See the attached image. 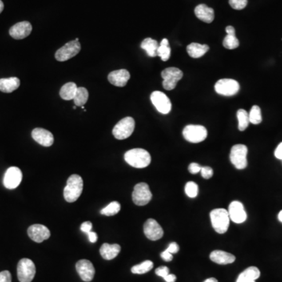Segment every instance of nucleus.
<instances>
[{"label": "nucleus", "instance_id": "obj_23", "mask_svg": "<svg viewBox=\"0 0 282 282\" xmlns=\"http://www.w3.org/2000/svg\"><path fill=\"white\" fill-rule=\"evenodd\" d=\"M121 247L118 244H108L104 243L100 248V253L104 260H112L120 254Z\"/></svg>", "mask_w": 282, "mask_h": 282}, {"label": "nucleus", "instance_id": "obj_7", "mask_svg": "<svg viewBox=\"0 0 282 282\" xmlns=\"http://www.w3.org/2000/svg\"><path fill=\"white\" fill-rule=\"evenodd\" d=\"M183 135L188 142L198 144L204 141L207 138L208 132L202 125H188L183 130Z\"/></svg>", "mask_w": 282, "mask_h": 282}, {"label": "nucleus", "instance_id": "obj_27", "mask_svg": "<svg viewBox=\"0 0 282 282\" xmlns=\"http://www.w3.org/2000/svg\"><path fill=\"white\" fill-rule=\"evenodd\" d=\"M77 89L78 87L75 82H68L61 87L60 96L65 101H71L74 99Z\"/></svg>", "mask_w": 282, "mask_h": 282}, {"label": "nucleus", "instance_id": "obj_40", "mask_svg": "<svg viewBox=\"0 0 282 282\" xmlns=\"http://www.w3.org/2000/svg\"><path fill=\"white\" fill-rule=\"evenodd\" d=\"M11 281L10 271H4L0 272V282H11Z\"/></svg>", "mask_w": 282, "mask_h": 282}, {"label": "nucleus", "instance_id": "obj_16", "mask_svg": "<svg viewBox=\"0 0 282 282\" xmlns=\"http://www.w3.org/2000/svg\"><path fill=\"white\" fill-rule=\"evenodd\" d=\"M28 235L32 240L37 243H41L49 239L50 231L47 227L42 224H33L29 227Z\"/></svg>", "mask_w": 282, "mask_h": 282}, {"label": "nucleus", "instance_id": "obj_31", "mask_svg": "<svg viewBox=\"0 0 282 282\" xmlns=\"http://www.w3.org/2000/svg\"><path fill=\"white\" fill-rule=\"evenodd\" d=\"M238 120H239V129L240 131H244L249 125V116L248 113L244 109H240L237 112Z\"/></svg>", "mask_w": 282, "mask_h": 282}, {"label": "nucleus", "instance_id": "obj_22", "mask_svg": "<svg viewBox=\"0 0 282 282\" xmlns=\"http://www.w3.org/2000/svg\"><path fill=\"white\" fill-rule=\"evenodd\" d=\"M195 15L205 23H212L214 20V10L204 4H200L195 10Z\"/></svg>", "mask_w": 282, "mask_h": 282}, {"label": "nucleus", "instance_id": "obj_42", "mask_svg": "<svg viewBox=\"0 0 282 282\" xmlns=\"http://www.w3.org/2000/svg\"><path fill=\"white\" fill-rule=\"evenodd\" d=\"M92 227H93V224L91 222H84L83 224H81V231H83L84 233L89 234L90 231H92Z\"/></svg>", "mask_w": 282, "mask_h": 282}, {"label": "nucleus", "instance_id": "obj_32", "mask_svg": "<svg viewBox=\"0 0 282 282\" xmlns=\"http://www.w3.org/2000/svg\"><path fill=\"white\" fill-rule=\"evenodd\" d=\"M153 262L151 261V260H146V261L143 262L138 265L132 267L131 271L133 274H136V275H143V274L149 272L153 268Z\"/></svg>", "mask_w": 282, "mask_h": 282}, {"label": "nucleus", "instance_id": "obj_28", "mask_svg": "<svg viewBox=\"0 0 282 282\" xmlns=\"http://www.w3.org/2000/svg\"><path fill=\"white\" fill-rule=\"evenodd\" d=\"M140 47L144 49L148 55L151 57H157L158 49L159 47V43L156 40L151 38H147L141 42Z\"/></svg>", "mask_w": 282, "mask_h": 282}, {"label": "nucleus", "instance_id": "obj_30", "mask_svg": "<svg viewBox=\"0 0 282 282\" xmlns=\"http://www.w3.org/2000/svg\"><path fill=\"white\" fill-rule=\"evenodd\" d=\"M88 98H89V92L87 89L84 87H78L73 101L76 106L81 107L84 106L85 103L87 102Z\"/></svg>", "mask_w": 282, "mask_h": 282}, {"label": "nucleus", "instance_id": "obj_25", "mask_svg": "<svg viewBox=\"0 0 282 282\" xmlns=\"http://www.w3.org/2000/svg\"><path fill=\"white\" fill-rule=\"evenodd\" d=\"M21 84L20 80L17 77H10L7 79H0V91L3 93H12L18 89Z\"/></svg>", "mask_w": 282, "mask_h": 282}, {"label": "nucleus", "instance_id": "obj_52", "mask_svg": "<svg viewBox=\"0 0 282 282\" xmlns=\"http://www.w3.org/2000/svg\"><path fill=\"white\" fill-rule=\"evenodd\" d=\"M76 108H77V107H76V106L73 107V109H76Z\"/></svg>", "mask_w": 282, "mask_h": 282}, {"label": "nucleus", "instance_id": "obj_51", "mask_svg": "<svg viewBox=\"0 0 282 282\" xmlns=\"http://www.w3.org/2000/svg\"><path fill=\"white\" fill-rule=\"evenodd\" d=\"M279 220L282 223V210L279 213Z\"/></svg>", "mask_w": 282, "mask_h": 282}, {"label": "nucleus", "instance_id": "obj_9", "mask_svg": "<svg viewBox=\"0 0 282 282\" xmlns=\"http://www.w3.org/2000/svg\"><path fill=\"white\" fill-rule=\"evenodd\" d=\"M133 201L138 206L146 205L152 199V194L150 191L149 186L146 183L136 184L133 189Z\"/></svg>", "mask_w": 282, "mask_h": 282}, {"label": "nucleus", "instance_id": "obj_39", "mask_svg": "<svg viewBox=\"0 0 282 282\" xmlns=\"http://www.w3.org/2000/svg\"><path fill=\"white\" fill-rule=\"evenodd\" d=\"M156 274L158 276L161 277L162 279H165L167 275H169V269L165 266L159 267L156 270Z\"/></svg>", "mask_w": 282, "mask_h": 282}, {"label": "nucleus", "instance_id": "obj_1", "mask_svg": "<svg viewBox=\"0 0 282 282\" xmlns=\"http://www.w3.org/2000/svg\"><path fill=\"white\" fill-rule=\"evenodd\" d=\"M124 159L129 165L136 169L146 168L152 161V157L149 152L142 148L129 150L125 154Z\"/></svg>", "mask_w": 282, "mask_h": 282}, {"label": "nucleus", "instance_id": "obj_19", "mask_svg": "<svg viewBox=\"0 0 282 282\" xmlns=\"http://www.w3.org/2000/svg\"><path fill=\"white\" fill-rule=\"evenodd\" d=\"M32 136L35 141L43 147H50L53 145L54 138L49 131L42 128H36L33 129Z\"/></svg>", "mask_w": 282, "mask_h": 282}, {"label": "nucleus", "instance_id": "obj_47", "mask_svg": "<svg viewBox=\"0 0 282 282\" xmlns=\"http://www.w3.org/2000/svg\"><path fill=\"white\" fill-rule=\"evenodd\" d=\"M164 280L166 282H175L176 281V275H171V274H169V275H168L165 277Z\"/></svg>", "mask_w": 282, "mask_h": 282}, {"label": "nucleus", "instance_id": "obj_46", "mask_svg": "<svg viewBox=\"0 0 282 282\" xmlns=\"http://www.w3.org/2000/svg\"><path fill=\"white\" fill-rule=\"evenodd\" d=\"M88 237H89V242L91 243H95L97 241V234L93 231H90L89 234H87Z\"/></svg>", "mask_w": 282, "mask_h": 282}, {"label": "nucleus", "instance_id": "obj_13", "mask_svg": "<svg viewBox=\"0 0 282 282\" xmlns=\"http://www.w3.org/2000/svg\"><path fill=\"white\" fill-rule=\"evenodd\" d=\"M22 172L17 167H10L4 175L3 185L7 189H15L22 180Z\"/></svg>", "mask_w": 282, "mask_h": 282}, {"label": "nucleus", "instance_id": "obj_4", "mask_svg": "<svg viewBox=\"0 0 282 282\" xmlns=\"http://www.w3.org/2000/svg\"><path fill=\"white\" fill-rule=\"evenodd\" d=\"M248 148L244 144H236L232 147L230 154V160L237 169H245L248 165L247 161Z\"/></svg>", "mask_w": 282, "mask_h": 282}, {"label": "nucleus", "instance_id": "obj_21", "mask_svg": "<svg viewBox=\"0 0 282 282\" xmlns=\"http://www.w3.org/2000/svg\"><path fill=\"white\" fill-rule=\"evenodd\" d=\"M209 257L212 262H214L217 264H220V265L230 264V263H234L236 260V258L234 255L229 253V252L222 251V250L212 251Z\"/></svg>", "mask_w": 282, "mask_h": 282}, {"label": "nucleus", "instance_id": "obj_12", "mask_svg": "<svg viewBox=\"0 0 282 282\" xmlns=\"http://www.w3.org/2000/svg\"><path fill=\"white\" fill-rule=\"evenodd\" d=\"M151 101L156 109L163 115L169 113L172 109V104L169 97L160 91H155L152 93Z\"/></svg>", "mask_w": 282, "mask_h": 282}, {"label": "nucleus", "instance_id": "obj_37", "mask_svg": "<svg viewBox=\"0 0 282 282\" xmlns=\"http://www.w3.org/2000/svg\"><path fill=\"white\" fill-rule=\"evenodd\" d=\"M229 3L235 10H241L246 7L248 0H229Z\"/></svg>", "mask_w": 282, "mask_h": 282}, {"label": "nucleus", "instance_id": "obj_34", "mask_svg": "<svg viewBox=\"0 0 282 282\" xmlns=\"http://www.w3.org/2000/svg\"><path fill=\"white\" fill-rule=\"evenodd\" d=\"M248 116H249V121L251 123L254 124V125H258V124L261 123V109L257 105H254L251 108V110H250V112L248 113Z\"/></svg>", "mask_w": 282, "mask_h": 282}, {"label": "nucleus", "instance_id": "obj_3", "mask_svg": "<svg viewBox=\"0 0 282 282\" xmlns=\"http://www.w3.org/2000/svg\"><path fill=\"white\" fill-rule=\"evenodd\" d=\"M210 220L213 229L218 234L226 233L229 228L231 219L225 208H216L211 211Z\"/></svg>", "mask_w": 282, "mask_h": 282}, {"label": "nucleus", "instance_id": "obj_2", "mask_svg": "<svg viewBox=\"0 0 282 282\" xmlns=\"http://www.w3.org/2000/svg\"><path fill=\"white\" fill-rule=\"evenodd\" d=\"M83 190V180L81 176L73 174L68 179L64 190V197L68 202H75L78 200Z\"/></svg>", "mask_w": 282, "mask_h": 282}, {"label": "nucleus", "instance_id": "obj_20", "mask_svg": "<svg viewBox=\"0 0 282 282\" xmlns=\"http://www.w3.org/2000/svg\"><path fill=\"white\" fill-rule=\"evenodd\" d=\"M108 81L118 87H123L130 79V74L125 69L114 71L108 75Z\"/></svg>", "mask_w": 282, "mask_h": 282}, {"label": "nucleus", "instance_id": "obj_17", "mask_svg": "<svg viewBox=\"0 0 282 282\" xmlns=\"http://www.w3.org/2000/svg\"><path fill=\"white\" fill-rule=\"evenodd\" d=\"M76 271L81 280L89 282L93 280L95 275V268L89 260H81L76 263Z\"/></svg>", "mask_w": 282, "mask_h": 282}, {"label": "nucleus", "instance_id": "obj_18", "mask_svg": "<svg viewBox=\"0 0 282 282\" xmlns=\"http://www.w3.org/2000/svg\"><path fill=\"white\" fill-rule=\"evenodd\" d=\"M33 31V26L29 21L17 23L10 28V35L15 40H23L29 36Z\"/></svg>", "mask_w": 282, "mask_h": 282}, {"label": "nucleus", "instance_id": "obj_6", "mask_svg": "<svg viewBox=\"0 0 282 282\" xmlns=\"http://www.w3.org/2000/svg\"><path fill=\"white\" fill-rule=\"evenodd\" d=\"M36 272V266L33 260L24 258L17 264V278L20 282H32Z\"/></svg>", "mask_w": 282, "mask_h": 282}, {"label": "nucleus", "instance_id": "obj_49", "mask_svg": "<svg viewBox=\"0 0 282 282\" xmlns=\"http://www.w3.org/2000/svg\"><path fill=\"white\" fill-rule=\"evenodd\" d=\"M204 282H218V281L214 278H210V279H206Z\"/></svg>", "mask_w": 282, "mask_h": 282}, {"label": "nucleus", "instance_id": "obj_5", "mask_svg": "<svg viewBox=\"0 0 282 282\" xmlns=\"http://www.w3.org/2000/svg\"><path fill=\"white\" fill-rule=\"evenodd\" d=\"M135 121L132 117H125L114 127L112 133L118 140H125L133 134Z\"/></svg>", "mask_w": 282, "mask_h": 282}, {"label": "nucleus", "instance_id": "obj_45", "mask_svg": "<svg viewBox=\"0 0 282 282\" xmlns=\"http://www.w3.org/2000/svg\"><path fill=\"white\" fill-rule=\"evenodd\" d=\"M275 157L278 159H280L282 160V142L279 144L278 148H276L275 152Z\"/></svg>", "mask_w": 282, "mask_h": 282}, {"label": "nucleus", "instance_id": "obj_14", "mask_svg": "<svg viewBox=\"0 0 282 282\" xmlns=\"http://www.w3.org/2000/svg\"><path fill=\"white\" fill-rule=\"evenodd\" d=\"M230 219L235 224H242L247 219L246 212L244 210L242 203L234 201L230 204L228 208Z\"/></svg>", "mask_w": 282, "mask_h": 282}, {"label": "nucleus", "instance_id": "obj_11", "mask_svg": "<svg viewBox=\"0 0 282 282\" xmlns=\"http://www.w3.org/2000/svg\"><path fill=\"white\" fill-rule=\"evenodd\" d=\"M240 85L236 80L223 79L219 80L215 85V90L218 94L226 97H231L239 92Z\"/></svg>", "mask_w": 282, "mask_h": 282}, {"label": "nucleus", "instance_id": "obj_10", "mask_svg": "<svg viewBox=\"0 0 282 282\" xmlns=\"http://www.w3.org/2000/svg\"><path fill=\"white\" fill-rule=\"evenodd\" d=\"M81 50V44L76 40L65 44L64 46L56 52L55 58L57 61L64 62L68 61L69 59L77 55Z\"/></svg>", "mask_w": 282, "mask_h": 282}, {"label": "nucleus", "instance_id": "obj_29", "mask_svg": "<svg viewBox=\"0 0 282 282\" xmlns=\"http://www.w3.org/2000/svg\"><path fill=\"white\" fill-rule=\"evenodd\" d=\"M171 49L169 46V41L167 39H163L161 43H159L158 49L157 56L161 59V61H167L170 57Z\"/></svg>", "mask_w": 282, "mask_h": 282}, {"label": "nucleus", "instance_id": "obj_43", "mask_svg": "<svg viewBox=\"0 0 282 282\" xmlns=\"http://www.w3.org/2000/svg\"><path fill=\"white\" fill-rule=\"evenodd\" d=\"M166 251L170 252L171 254H176L179 252L180 250V247H179L178 244L176 242H172L169 244V247L166 248Z\"/></svg>", "mask_w": 282, "mask_h": 282}, {"label": "nucleus", "instance_id": "obj_41", "mask_svg": "<svg viewBox=\"0 0 282 282\" xmlns=\"http://www.w3.org/2000/svg\"><path fill=\"white\" fill-rule=\"evenodd\" d=\"M201 165L198 164V163H191L189 167H188V170L192 173V174H197L199 172H201Z\"/></svg>", "mask_w": 282, "mask_h": 282}, {"label": "nucleus", "instance_id": "obj_24", "mask_svg": "<svg viewBox=\"0 0 282 282\" xmlns=\"http://www.w3.org/2000/svg\"><path fill=\"white\" fill-rule=\"evenodd\" d=\"M260 277V270L256 267H249L241 273L236 282H256Z\"/></svg>", "mask_w": 282, "mask_h": 282}, {"label": "nucleus", "instance_id": "obj_48", "mask_svg": "<svg viewBox=\"0 0 282 282\" xmlns=\"http://www.w3.org/2000/svg\"><path fill=\"white\" fill-rule=\"evenodd\" d=\"M226 33L227 35H235V28L232 26H227L226 28Z\"/></svg>", "mask_w": 282, "mask_h": 282}, {"label": "nucleus", "instance_id": "obj_8", "mask_svg": "<svg viewBox=\"0 0 282 282\" xmlns=\"http://www.w3.org/2000/svg\"><path fill=\"white\" fill-rule=\"evenodd\" d=\"M183 72L177 68H165L161 72L162 85L166 90H172L176 88L178 81L183 78Z\"/></svg>", "mask_w": 282, "mask_h": 282}, {"label": "nucleus", "instance_id": "obj_15", "mask_svg": "<svg viewBox=\"0 0 282 282\" xmlns=\"http://www.w3.org/2000/svg\"><path fill=\"white\" fill-rule=\"evenodd\" d=\"M144 235L149 240L157 241L161 239L164 231L160 224L154 219H148L144 225Z\"/></svg>", "mask_w": 282, "mask_h": 282}, {"label": "nucleus", "instance_id": "obj_35", "mask_svg": "<svg viewBox=\"0 0 282 282\" xmlns=\"http://www.w3.org/2000/svg\"><path fill=\"white\" fill-rule=\"evenodd\" d=\"M223 45L226 49H235L239 46V41L236 35H227L224 38Z\"/></svg>", "mask_w": 282, "mask_h": 282}, {"label": "nucleus", "instance_id": "obj_38", "mask_svg": "<svg viewBox=\"0 0 282 282\" xmlns=\"http://www.w3.org/2000/svg\"><path fill=\"white\" fill-rule=\"evenodd\" d=\"M201 173L203 178L208 180V179H210L213 176V170H212L211 167L201 166Z\"/></svg>", "mask_w": 282, "mask_h": 282}, {"label": "nucleus", "instance_id": "obj_33", "mask_svg": "<svg viewBox=\"0 0 282 282\" xmlns=\"http://www.w3.org/2000/svg\"><path fill=\"white\" fill-rule=\"evenodd\" d=\"M121 209V204L118 201H112L108 206L101 209V213L104 216H115L120 212Z\"/></svg>", "mask_w": 282, "mask_h": 282}, {"label": "nucleus", "instance_id": "obj_50", "mask_svg": "<svg viewBox=\"0 0 282 282\" xmlns=\"http://www.w3.org/2000/svg\"><path fill=\"white\" fill-rule=\"evenodd\" d=\"M3 9H4L3 2H2V1H1V0H0V13H2V10H3Z\"/></svg>", "mask_w": 282, "mask_h": 282}, {"label": "nucleus", "instance_id": "obj_26", "mask_svg": "<svg viewBox=\"0 0 282 282\" xmlns=\"http://www.w3.org/2000/svg\"><path fill=\"white\" fill-rule=\"evenodd\" d=\"M208 49H209L208 45L192 42L188 45L187 52L192 58H199L204 56L208 51Z\"/></svg>", "mask_w": 282, "mask_h": 282}, {"label": "nucleus", "instance_id": "obj_44", "mask_svg": "<svg viewBox=\"0 0 282 282\" xmlns=\"http://www.w3.org/2000/svg\"><path fill=\"white\" fill-rule=\"evenodd\" d=\"M161 257L162 258L163 260L166 262L172 261V259H173L172 254H171L170 252H168L166 250H165L164 252H161Z\"/></svg>", "mask_w": 282, "mask_h": 282}, {"label": "nucleus", "instance_id": "obj_36", "mask_svg": "<svg viewBox=\"0 0 282 282\" xmlns=\"http://www.w3.org/2000/svg\"><path fill=\"white\" fill-rule=\"evenodd\" d=\"M185 193L191 199L197 197L199 194V187L195 182H188L185 185Z\"/></svg>", "mask_w": 282, "mask_h": 282}]
</instances>
